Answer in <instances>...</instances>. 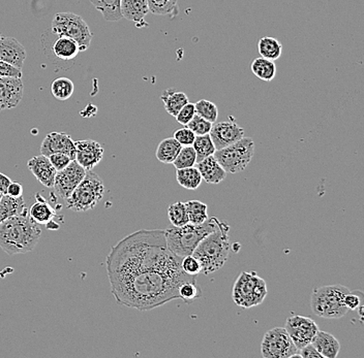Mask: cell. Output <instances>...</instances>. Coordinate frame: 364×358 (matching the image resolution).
Wrapping results in <instances>:
<instances>
[{
  "label": "cell",
  "mask_w": 364,
  "mask_h": 358,
  "mask_svg": "<svg viewBox=\"0 0 364 358\" xmlns=\"http://www.w3.org/2000/svg\"><path fill=\"white\" fill-rule=\"evenodd\" d=\"M197 164V155L192 146L182 147L172 164L176 169L192 168Z\"/></svg>",
  "instance_id": "36"
},
{
  "label": "cell",
  "mask_w": 364,
  "mask_h": 358,
  "mask_svg": "<svg viewBox=\"0 0 364 358\" xmlns=\"http://www.w3.org/2000/svg\"><path fill=\"white\" fill-rule=\"evenodd\" d=\"M323 358H337L341 350L339 340L326 331H318L317 335L312 341Z\"/></svg>",
  "instance_id": "21"
},
{
  "label": "cell",
  "mask_w": 364,
  "mask_h": 358,
  "mask_svg": "<svg viewBox=\"0 0 364 358\" xmlns=\"http://www.w3.org/2000/svg\"><path fill=\"white\" fill-rule=\"evenodd\" d=\"M91 4L103 15L106 21L117 22L122 19L121 0H90Z\"/></svg>",
  "instance_id": "27"
},
{
  "label": "cell",
  "mask_w": 364,
  "mask_h": 358,
  "mask_svg": "<svg viewBox=\"0 0 364 358\" xmlns=\"http://www.w3.org/2000/svg\"><path fill=\"white\" fill-rule=\"evenodd\" d=\"M86 169L73 160L66 169L58 171L54 180L53 188L62 199H69V195L81 183L86 175Z\"/></svg>",
  "instance_id": "12"
},
{
  "label": "cell",
  "mask_w": 364,
  "mask_h": 358,
  "mask_svg": "<svg viewBox=\"0 0 364 358\" xmlns=\"http://www.w3.org/2000/svg\"><path fill=\"white\" fill-rule=\"evenodd\" d=\"M255 154L253 138H244L230 146L216 150L214 158L227 173H237L248 168Z\"/></svg>",
  "instance_id": "9"
},
{
  "label": "cell",
  "mask_w": 364,
  "mask_h": 358,
  "mask_svg": "<svg viewBox=\"0 0 364 358\" xmlns=\"http://www.w3.org/2000/svg\"><path fill=\"white\" fill-rule=\"evenodd\" d=\"M285 329L298 349L312 343L318 331L315 320L309 317L299 315L289 317L286 321Z\"/></svg>",
  "instance_id": "11"
},
{
  "label": "cell",
  "mask_w": 364,
  "mask_h": 358,
  "mask_svg": "<svg viewBox=\"0 0 364 358\" xmlns=\"http://www.w3.org/2000/svg\"><path fill=\"white\" fill-rule=\"evenodd\" d=\"M258 51L261 57L275 62L281 57L283 45L276 38H272V36H263L258 42Z\"/></svg>",
  "instance_id": "29"
},
{
  "label": "cell",
  "mask_w": 364,
  "mask_h": 358,
  "mask_svg": "<svg viewBox=\"0 0 364 358\" xmlns=\"http://www.w3.org/2000/svg\"><path fill=\"white\" fill-rule=\"evenodd\" d=\"M210 138L216 150L230 146L244 136V128L240 127L235 121L214 123L209 132Z\"/></svg>",
  "instance_id": "13"
},
{
  "label": "cell",
  "mask_w": 364,
  "mask_h": 358,
  "mask_svg": "<svg viewBox=\"0 0 364 358\" xmlns=\"http://www.w3.org/2000/svg\"><path fill=\"white\" fill-rule=\"evenodd\" d=\"M181 260L168 248L162 229H141L125 236L112 246L106 259L115 301L150 311L181 299V284L197 281V275L183 272Z\"/></svg>",
  "instance_id": "1"
},
{
  "label": "cell",
  "mask_w": 364,
  "mask_h": 358,
  "mask_svg": "<svg viewBox=\"0 0 364 358\" xmlns=\"http://www.w3.org/2000/svg\"><path fill=\"white\" fill-rule=\"evenodd\" d=\"M52 31L58 36H68L75 41L80 52L90 49L92 41V32L85 20L74 13H57L52 21Z\"/></svg>",
  "instance_id": "8"
},
{
  "label": "cell",
  "mask_w": 364,
  "mask_h": 358,
  "mask_svg": "<svg viewBox=\"0 0 364 358\" xmlns=\"http://www.w3.org/2000/svg\"><path fill=\"white\" fill-rule=\"evenodd\" d=\"M222 220L216 217L207 219L202 224L195 225L192 223L181 227H171L164 231L167 245L171 252L183 258L192 255L201 241L212 231H216Z\"/></svg>",
  "instance_id": "4"
},
{
  "label": "cell",
  "mask_w": 364,
  "mask_h": 358,
  "mask_svg": "<svg viewBox=\"0 0 364 358\" xmlns=\"http://www.w3.org/2000/svg\"><path fill=\"white\" fill-rule=\"evenodd\" d=\"M176 179L181 187L188 190H196L202 184V176L195 166L176 169Z\"/></svg>",
  "instance_id": "28"
},
{
  "label": "cell",
  "mask_w": 364,
  "mask_h": 358,
  "mask_svg": "<svg viewBox=\"0 0 364 358\" xmlns=\"http://www.w3.org/2000/svg\"><path fill=\"white\" fill-rule=\"evenodd\" d=\"M148 1L149 12L159 16L170 15L175 17L178 14V0H147Z\"/></svg>",
  "instance_id": "33"
},
{
  "label": "cell",
  "mask_w": 364,
  "mask_h": 358,
  "mask_svg": "<svg viewBox=\"0 0 364 358\" xmlns=\"http://www.w3.org/2000/svg\"><path fill=\"white\" fill-rule=\"evenodd\" d=\"M173 138L181 145L182 147L192 146L194 144L196 134L188 127H183L174 132Z\"/></svg>",
  "instance_id": "41"
},
{
  "label": "cell",
  "mask_w": 364,
  "mask_h": 358,
  "mask_svg": "<svg viewBox=\"0 0 364 358\" xmlns=\"http://www.w3.org/2000/svg\"><path fill=\"white\" fill-rule=\"evenodd\" d=\"M75 160L86 171H92L104 157V148L99 143L92 140L75 142Z\"/></svg>",
  "instance_id": "15"
},
{
  "label": "cell",
  "mask_w": 364,
  "mask_h": 358,
  "mask_svg": "<svg viewBox=\"0 0 364 358\" xmlns=\"http://www.w3.org/2000/svg\"><path fill=\"white\" fill-rule=\"evenodd\" d=\"M186 207L188 211V221L192 224L199 225L204 223L208 219L207 205L200 201H186Z\"/></svg>",
  "instance_id": "32"
},
{
  "label": "cell",
  "mask_w": 364,
  "mask_h": 358,
  "mask_svg": "<svg viewBox=\"0 0 364 358\" xmlns=\"http://www.w3.org/2000/svg\"><path fill=\"white\" fill-rule=\"evenodd\" d=\"M229 231L230 225L226 221H220L218 229L206 236L192 252L200 262L201 273L205 275L220 270L229 259L232 249Z\"/></svg>",
  "instance_id": "3"
},
{
  "label": "cell",
  "mask_w": 364,
  "mask_h": 358,
  "mask_svg": "<svg viewBox=\"0 0 364 358\" xmlns=\"http://www.w3.org/2000/svg\"><path fill=\"white\" fill-rule=\"evenodd\" d=\"M66 154L75 160V142L66 132H51L43 141L41 154L49 157L52 154Z\"/></svg>",
  "instance_id": "16"
},
{
  "label": "cell",
  "mask_w": 364,
  "mask_h": 358,
  "mask_svg": "<svg viewBox=\"0 0 364 358\" xmlns=\"http://www.w3.org/2000/svg\"><path fill=\"white\" fill-rule=\"evenodd\" d=\"M42 231L32 220L27 208L20 214L0 224V248L8 255L25 254L34 250Z\"/></svg>",
  "instance_id": "2"
},
{
  "label": "cell",
  "mask_w": 364,
  "mask_h": 358,
  "mask_svg": "<svg viewBox=\"0 0 364 358\" xmlns=\"http://www.w3.org/2000/svg\"><path fill=\"white\" fill-rule=\"evenodd\" d=\"M53 53L58 59L71 62L80 53L78 43L68 36H58L53 43Z\"/></svg>",
  "instance_id": "24"
},
{
  "label": "cell",
  "mask_w": 364,
  "mask_h": 358,
  "mask_svg": "<svg viewBox=\"0 0 364 358\" xmlns=\"http://www.w3.org/2000/svg\"><path fill=\"white\" fill-rule=\"evenodd\" d=\"M48 158H49L50 162H51L52 166H53L54 169L57 171L66 169V166L73 162V159H71L69 156L62 153L52 154V155H50Z\"/></svg>",
  "instance_id": "44"
},
{
  "label": "cell",
  "mask_w": 364,
  "mask_h": 358,
  "mask_svg": "<svg viewBox=\"0 0 364 358\" xmlns=\"http://www.w3.org/2000/svg\"><path fill=\"white\" fill-rule=\"evenodd\" d=\"M181 268L184 273L190 275H198L201 273V264L194 255L182 258Z\"/></svg>",
  "instance_id": "40"
},
{
  "label": "cell",
  "mask_w": 364,
  "mask_h": 358,
  "mask_svg": "<svg viewBox=\"0 0 364 358\" xmlns=\"http://www.w3.org/2000/svg\"><path fill=\"white\" fill-rule=\"evenodd\" d=\"M179 297L186 303H192L195 299L202 296V289L197 281H188L181 284L178 290Z\"/></svg>",
  "instance_id": "38"
},
{
  "label": "cell",
  "mask_w": 364,
  "mask_h": 358,
  "mask_svg": "<svg viewBox=\"0 0 364 358\" xmlns=\"http://www.w3.org/2000/svg\"><path fill=\"white\" fill-rule=\"evenodd\" d=\"M197 169L200 171L202 179L206 183L218 185L227 178V173L223 166L218 164L214 156H208L202 162H198Z\"/></svg>",
  "instance_id": "20"
},
{
  "label": "cell",
  "mask_w": 364,
  "mask_h": 358,
  "mask_svg": "<svg viewBox=\"0 0 364 358\" xmlns=\"http://www.w3.org/2000/svg\"><path fill=\"white\" fill-rule=\"evenodd\" d=\"M160 99L164 103L166 112L174 118L178 114L179 110L190 101L186 93L175 90V89L164 90L160 95Z\"/></svg>",
  "instance_id": "23"
},
{
  "label": "cell",
  "mask_w": 364,
  "mask_h": 358,
  "mask_svg": "<svg viewBox=\"0 0 364 358\" xmlns=\"http://www.w3.org/2000/svg\"><path fill=\"white\" fill-rule=\"evenodd\" d=\"M251 71L258 79L264 82H272L276 75V65L272 60L266 58H255L251 64Z\"/></svg>",
  "instance_id": "30"
},
{
  "label": "cell",
  "mask_w": 364,
  "mask_h": 358,
  "mask_svg": "<svg viewBox=\"0 0 364 358\" xmlns=\"http://www.w3.org/2000/svg\"><path fill=\"white\" fill-rule=\"evenodd\" d=\"M25 59L26 50L22 43L12 36H6L0 34V62L22 69Z\"/></svg>",
  "instance_id": "17"
},
{
  "label": "cell",
  "mask_w": 364,
  "mask_h": 358,
  "mask_svg": "<svg viewBox=\"0 0 364 358\" xmlns=\"http://www.w3.org/2000/svg\"><path fill=\"white\" fill-rule=\"evenodd\" d=\"M22 71L14 65L0 62V77L22 78Z\"/></svg>",
  "instance_id": "45"
},
{
  "label": "cell",
  "mask_w": 364,
  "mask_h": 358,
  "mask_svg": "<svg viewBox=\"0 0 364 358\" xmlns=\"http://www.w3.org/2000/svg\"><path fill=\"white\" fill-rule=\"evenodd\" d=\"M105 192V185L99 175L93 171H86L81 183L66 199V208L71 211L88 212L99 205Z\"/></svg>",
  "instance_id": "6"
},
{
  "label": "cell",
  "mask_w": 364,
  "mask_h": 358,
  "mask_svg": "<svg viewBox=\"0 0 364 358\" xmlns=\"http://www.w3.org/2000/svg\"><path fill=\"white\" fill-rule=\"evenodd\" d=\"M212 124L214 123L209 122V121L205 120L202 117L198 116V115H195L194 118L188 123V127L196 134V136H205V134H209L210 130H211Z\"/></svg>",
  "instance_id": "39"
},
{
  "label": "cell",
  "mask_w": 364,
  "mask_h": 358,
  "mask_svg": "<svg viewBox=\"0 0 364 358\" xmlns=\"http://www.w3.org/2000/svg\"><path fill=\"white\" fill-rule=\"evenodd\" d=\"M36 203L28 210L30 217L38 225H47L48 223L51 222L56 218L55 210L40 194H36Z\"/></svg>",
  "instance_id": "22"
},
{
  "label": "cell",
  "mask_w": 364,
  "mask_h": 358,
  "mask_svg": "<svg viewBox=\"0 0 364 358\" xmlns=\"http://www.w3.org/2000/svg\"><path fill=\"white\" fill-rule=\"evenodd\" d=\"M51 91L53 96L60 101H66L71 99L75 91V85L69 78L60 77L54 80L51 85Z\"/></svg>",
  "instance_id": "31"
},
{
  "label": "cell",
  "mask_w": 364,
  "mask_h": 358,
  "mask_svg": "<svg viewBox=\"0 0 364 358\" xmlns=\"http://www.w3.org/2000/svg\"><path fill=\"white\" fill-rule=\"evenodd\" d=\"M120 12L122 18L135 22L138 27L148 25L145 23V17L148 15L149 6L147 0H121Z\"/></svg>",
  "instance_id": "19"
},
{
  "label": "cell",
  "mask_w": 364,
  "mask_h": 358,
  "mask_svg": "<svg viewBox=\"0 0 364 358\" xmlns=\"http://www.w3.org/2000/svg\"><path fill=\"white\" fill-rule=\"evenodd\" d=\"M10 183H12V181H10V178L4 175V173H0V192H1L2 194H6L8 186H10Z\"/></svg>",
  "instance_id": "48"
},
{
  "label": "cell",
  "mask_w": 364,
  "mask_h": 358,
  "mask_svg": "<svg viewBox=\"0 0 364 358\" xmlns=\"http://www.w3.org/2000/svg\"><path fill=\"white\" fill-rule=\"evenodd\" d=\"M195 108H196V114L198 116L202 117L209 122L216 123L218 117V106L214 103L207 99H201L195 103Z\"/></svg>",
  "instance_id": "37"
},
{
  "label": "cell",
  "mask_w": 364,
  "mask_h": 358,
  "mask_svg": "<svg viewBox=\"0 0 364 358\" xmlns=\"http://www.w3.org/2000/svg\"><path fill=\"white\" fill-rule=\"evenodd\" d=\"M351 290L346 286L328 285L316 288L311 296L314 314L325 319H340L348 313L344 299Z\"/></svg>",
  "instance_id": "5"
},
{
  "label": "cell",
  "mask_w": 364,
  "mask_h": 358,
  "mask_svg": "<svg viewBox=\"0 0 364 358\" xmlns=\"http://www.w3.org/2000/svg\"><path fill=\"white\" fill-rule=\"evenodd\" d=\"M27 166L42 185L48 188L53 187L57 171L52 166L51 162L47 156L42 155V154L34 156L31 159L28 160Z\"/></svg>",
  "instance_id": "18"
},
{
  "label": "cell",
  "mask_w": 364,
  "mask_h": 358,
  "mask_svg": "<svg viewBox=\"0 0 364 358\" xmlns=\"http://www.w3.org/2000/svg\"><path fill=\"white\" fill-rule=\"evenodd\" d=\"M363 294L361 292H350L344 296V303L349 311H355L361 306Z\"/></svg>",
  "instance_id": "43"
},
{
  "label": "cell",
  "mask_w": 364,
  "mask_h": 358,
  "mask_svg": "<svg viewBox=\"0 0 364 358\" xmlns=\"http://www.w3.org/2000/svg\"><path fill=\"white\" fill-rule=\"evenodd\" d=\"M6 194L10 195L12 197H20L23 196V187L18 182H14L10 183L8 188V192Z\"/></svg>",
  "instance_id": "47"
},
{
  "label": "cell",
  "mask_w": 364,
  "mask_h": 358,
  "mask_svg": "<svg viewBox=\"0 0 364 358\" xmlns=\"http://www.w3.org/2000/svg\"><path fill=\"white\" fill-rule=\"evenodd\" d=\"M192 146L194 148L195 152H196L197 164L202 162L208 156L214 155L216 151L209 134L196 136L194 144Z\"/></svg>",
  "instance_id": "34"
},
{
  "label": "cell",
  "mask_w": 364,
  "mask_h": 358,
  "mask_svg": "<svg viewBox=\"0 0 364 358\" xmlns=\"http://www.w3.org/2000/svg\"><path fill=\"white\" fill-rule=\"evenodd\" d=\"M299 355L302 358H323L322 355L318 353V351L312 343L299 349Z\"/></svg>",
  "instance_id": "46"
},
{
  "label": "cell",
  "mask_w": 364,
  "mask_h": 358,
  "mask_svg": "<svg viewBox=\"0 0 364 358\" xmlns=\"http://www.w3.org/2000/svg\"><path fill=\"white\" fill-rule=\"evenodd\" d=\"M168 217L171 224L175 227H183V225L190 223L186 203H182V201H177V203H172V205L168 208Z\"/></svg>",
  "instance_id": "35"
},
{
  "label": "cell",
  "mask_w": 364,
  "mask_h": 358,
  "mask_svg": "<svg viewBox=\"0 0 364 358\" xmlns=\"http://www.w3.org/2000/svg\"><path fill=\"white\" fill-rule=\"evenodd\" d=\"M267 295V285L255 272H242L232 290L234 303L244 309L261 305Z\"/></svg>",
  "instance_id": "7"
},
{
  "label": "cell",
  "mask_w": 364,
  "mask_h": 358,
  "mask_svg": "<svg viewBox=\"0 0 364 358\" xmlns=\"http://www.w3.org/2000/svg\"><path fill=\"white\" fill-rule=\"evenodd\" d=\"M181 148V145L174 138H164L158 146L155 156L162 164H172Z\"/></svg>",
  "instance_id": "26"
},
{
  "label": "cell",
  "mask_w": 364,
  "mask_h": 358,
  "mask_svg": "<svg viewBox=\"0 0 364 358\" xmlns=\"http://www.w3.org/2000/svg\"><path fill=\"white\" fill-rule=\"evenodd\" d=\"M26 205L23 196L12 197L4 194L0 201V224L8 219L20 214L25 210Z\"/></svg>",
  "instance_id": "25"
},
{
  "label": "cell",
  "mask_w": 364,
  "mask_h": 358,
  "mask_svg": "<svg viewBox=\"0 0 364 358\" xmlns=\"http://www.w3.org/2000/svg\"><path fill=\"white\" fill-rule=\"evenodd\" d=\"M2 196H4V194H2L1 192H0V201H1Z\"/></svg>",
  "instance_id": "49"
},
{
  "label": "cell",
  "mask_w": 364,
  "mask_h": 358,
  "mask_svg": "<svg viewBox=\"0 0 364 358\" xmlns=\"http://www.w3.org/2000/svg\"><path fill=\"white\" fill-rule=\"evenodd\" d=\"M261 355L264 358L300 357L299 349L285 327H274L265 334L262 341Z\"/></svg>",
  "instance_id": "10"
},
{
  "label": "cell",
  "mask_w": 364,
  "mask_h": 358,
  "mask_svg": "<svg viewBox=\"0 0 364 358\" xmlns=\"http://www.w3.org/2000/svg\"><path fill=\"white\" fill-rule=\"evenodd\" d=\"M195 115H196L195 103L188 101V103L179 110L178 114H177L175 118H176L177 122L186 127V125H188V123L194 118Z\"/></svg>",
  "instance_id": "42"
},
{
  "label": "cell",
  "mask_w": 364,
  "mask_h": 358,
  "mask_svg": "<svg viewBox=\"0 0 364 358\" xmlns=\"http://www.w3.org/2000/svg\"><path fill=\"white\" fill-rule=\"evenodd\" d=\"M22 78L0 77V113L16 108L23 99Z\"/></svg>",
  "instance_id": "14"
}]
</instances>
